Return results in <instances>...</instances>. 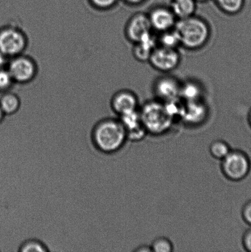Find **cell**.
Returning <instances> with one entry per match:
<instances>
[{"label":"cell","mask_w":251,"mask_h":252,"mask_svg":"<svg viewBox=\"0 0 251 252\" xmlns=\"http://www.w3.org/2000/svg\"><path fill=\"white\" fill-rule=\"evenodd\" d=\"M92 137L95 147L106 154L120 152L127 142V130L118 117L105 118L98 122Z\"/></svg>","instance_id":"cell-1"},{"label":"cell","mask_w":251,"mask_h":252,"mask_svg":"<svg viewBox=\"0 0 251 252\" xmlns=\"http://www.w3.org/2000/svg\"><path fill=\"white\" fill-rule=\"evenodd\" d=\"M174 29L178 34L181 46L188 50H198L210 40V26L205 20L195 15L178 19Z\"/></svg>","instance_id":"cell-2"},{"label":"cell","mask_w":251,"mask_h":252,"mask_svg":"<svg viewBox=\"0 0 251 252\" xmlns=\"http://www.w3.org/2000/svg\"><path fill=\"white\" fill-rule=\"evenodd\" d=\"M142 125L147 132H164L170 127L173 118L168 114L164 103L157 99L145 103L139 110Z\"/></svg>","instance_id":"cell-3"},{"label":"cell","mask_w":251,"mask_h":252,"mask_svg":"<svg viewBox=\"0 0 251 252\" xmlns=\"http://www.w3.org/2000/svg\"><path fill=\"white\" fill-rule=\"evenodd\" d=\"M221 161V172L230 181L240 182L250 174L251 160L247 153L242 150H231Z\"/></svg>","instance_id":"cell-4"},{"label":"cell","mask_w":251,"mask_h":252,"mask_svg":"<svg viewBox=\"0 0 251 252\" xmlns=\"http://www.w3.org/2000/svg\"><path fill=\"white\" fill-rule=\"evenodd\" d=\"M28 38L19 27L9 26L0 30V51L9 59L24 54Z\"/></svg>","instance_id":"cell-5"},{"label":"cell","mask_w":251,"mask_h":252,"mask_svg":"<svg viewBox=\"0 0 251 252\" xmlns=\"http://www.w3.org/2000/svg\"><path fill=\"white\" fill-rule=\"evenodd\" d=\"M6 68L14 83L21 85L31 83L38 73V66L36 61L24 54L9 59Z\"/></svg>","instance_id":"cell-6"},{"label":"cell","mask_w":251,"mask_h":252,"mask_svg":"<svg viewBox=\"0 0 251 252\" xmlns=\"http://www.w3.org/2000/svg\"><path fill=\"white\" fill-rule=\"evenodd\" d=\"M181 56L178 49H171L157 46L152 52L149 63L156 70L169 73L178 67Z\"/></svg>","instance_id":"cell-7"},{"label":"cell","mask_w":251,"mask_h":252,"mask_svg":"<svg viewBox=\"0 0 251 252\" xmlns=\"http://www.w3.org/2000/svg\"><path fill=\"white\" fill-rule=\"evenodd\" d=\"M152 33V29L147 14L137 12L127 21L125 34L128 41L133 44L138 43Z\"/></svg>","instance_id":"cell-8"},{"label":"cell","mask_w":251,"mask_h":252,"mask_svg":"<svg viewBox=\"0 0 251 252\" xmlns=\"http://www.w3.org/2000/svg\"><path fill=\"white\" fill-rule=\"evenodd\" d=\"M147 16L152 31L158 32L160 33L174 29L178 21L175 15L167 6L154 7L147 14Z\"/></svg>","instance_id":"cell-9"},{"label":"cell","mask_w":251,"mask_h":252,"mask_svg":"<svg viewBox=\"0 0 251 252\" xmlns=\"http://www.w3.org/2000/svg\"><path fill=\"white\" fill-rule=\"evenodd\" d=\"M181 83L176 78L170 76H164L155 81L153 91L156 99L162 102L179 98Z\"/></svg>","instance_id":"cell-10"},{"label":"cell","mask_w":251,"mask_h":252,"mask_svg":"<svg viewBox=\"0 0 251 252\" xmlns=\"http://www.w3.org/2000/svg\"><path fill=\"white\" fill-rule=\"evenodd\" d=\"M139 99L132 91L120 90L113 95L110 101V107L117 117L139 110Z\"/></svg>","instance_id":"cell-11"},{"label":"cell","mask_w":251,"mask_h":252,"mask_svg":"<svg viewBox=\"0 0 251 252\" xmlns=\"http://www.w3.org/2000/svg\"><path fill=\"white\" fill-rule=\"evenodd\" d=\"M208 107L203 100L184 102L182 117L189 122L196 123L205 119L208 114Z\"/></svg>","instance_id":"cell-12"},{"label":"cell","mask_w":251,"mask_h":252,"mask_svg":"<svg viewBox=\"0 0 251 252\" xmlns=\"http://www.w3.org/2000/svg\"><path fill=\"white\" fill-rule=\"evenodd\" d=\"M134 44L132 52L134 58L139 62H146L149 61L152 52L158 46V42L157 37L152 33Z\"/></svg>","instance_id":"cell-13"},{"label":"cell","mask_w":251,"mask_h":252,"mask_svg":"<svg viewBox=\"0 0 251 252\" xmlns=\"http://www.w3.org/2000/svg\"><path fill=\"white\" fill-rule=\"evenodd\" d=\"M166 3L178 20L195 15L196 9L195 0H166Z\"/></svg>","instance_id":"cell-14"},{"label":"cell","mask_w":251,"mask_h":252,"mask_svg":"<svg viewBox=\"0 0 251 252\" xmlns=\"http://www.w3.org/2000/svg\"><path fill=\"white\" fill-rule=\"evenodd\" d=\"M179 98L184 102L203 99V89L197 81L188 80L181 84Z\"/></svg>","instance_id":"cell-15"},{"label":"cell","mask_w":251,"mask_h":252,"mask_svg":"<svg viewBox=\"0 0 251 252\" xmlns=\"http://www.w3.org/2000/svg\"><path fill=\"white\" fill-rule=\"evenodd\" d=\"M21 100L15 93H4L0 98V107L6 117L16 115L21 110Z\"/></svg>","instance_id":"cell-16"},{"label":"cell","mask_w":251,"mask_h":252,"mask_svg":"<svg viewBox=\"0 0 251 252\" xmlns=\"http://www.w3.org/2000/svg\"><path fill=\"white\" fill-rule=\"evenodd\" d=\"M221 11L228 15H236L243 11L246 0H215Z\"/></svg>","instance_id":"cell-17"},{"label":"cell","mask_w":251,"mask_h":252,"mask_svg":"<svg viewBox=\"0 0 251 252\" xmlns=\"http://www.w3.org/2000/svg\"><path fill=\"white\" fill-rule=\"evenodd\" d=\"M157 42L158 46L165 48L178 49L181 46L180 39L174 29L161 33V35L157 38Z\"/></svg>","instance_id":"cell-18"},{"label":"cell","mask_w":251,"mask_h":252,"mask_svg":"<svg viewBox=\"0 0 251 252\" xmlns=\"http://www.w3.org/2000/svg\"><path fill=\"white\" fill-rule=\"evenodd\" d=\"M118 118L124 126L127 132L136 130L143 126L142 125L141 116L139 110L120 116Z\"/></svg>","instance_id":"cell-19"},{"label":"cell","mask_w":251,"mask_h":252,"mask_svg":"<svg viewBox=\"0 0 251 252\" xmlns=\"http://www.w3.org/2000/svg\"><path fill=\"white\" fill-rule=\"evenodd\" d=\"M230 146L225 140L218 139L214 140L209 147L211 157L218 160H223L232 150Z\"/></svg>","instance_id":"cell-20"},{"label":"cell","mask_w":251,"mask_h":252,"mask_svg":"<svg viewBox=\"0 0 251 252\" xmlns=\"http://www.w3.org/2000/svg\"><path fill=\"white\" fill-rule=\"evenodd\" d=\"M18 252H50L48 246L38 239H27L20 246Z\"/></svg>","instance_id":"cell-21"},{"label":"cell","mask_w":251,"mask_h":252,"mask_svg":"<svg viewBox=\"0 0 251 252\" xmlns=\"http://www.w3.org/2000/svg\"><path fill=\"white\" fill-rule=\"evenodd\" d=\"M153 252H171L174 250L172 242L166 237H159L155 239L151 245Z\"/></svg>","instance_id":"cell-22"},{"label":"cell","mask_w":251,"mask_h":252,"mask_svg":"<svg viewBox=\"0 0 251 252\" xmlns=\"http://www.w3.org/2000/svg\"><path fill=\"white\" fill-rule=\"evenodd\" d=\"M15 84L11 74L7 68L0 69V91L8 92Z\"/></svg>","instance_id":"cell-23"},{"label":"cell","mask_w":251,"mask_h":252,"mask_svg":"<svg viewBox=\"0 0 251 252\" xmlns=\"http://www.w3.org/2000/svg\"><path fill=\"white\" fill-rule=\"evenodd\" d=\"M119 0H89L90 3L99 11H107L117 4Z\"/></svg>","instance_id":"cell-24"},{"label":"cell","mask_w":251,"mask_h":252,"mask_svg":"<svg viewBox=\"0 0 251 252\" xmlns=\"http://www.w3.org/2000/svg\"><path fill=\"white\" fill-rule=\"evenodd\" d=\"M242 216L245 223L251 227V200L243 206Z\"/></svg>","instance_id":"cell-25"},{"label":"cell","mask_w":251,"mask_h":252,"mask_svg":"<svg viewBox=\"0 0 251 252\" xmlns=\"http://www.w3.org/2000/svg\"><path fill=\"white\" fill-rule=\"evenodd\" d=\"M242 244L246 251L251 252V227L243 234Z\"/></svg>","instance_id":"cell-26"},{"label":"cell","mask_w":251,"mask_h":252,"mask_svg":"<svg viewBox=\"0 0 251 252\" xmlns=\"http://www.w3.org/2000/svg\"><path fill=\"white\" fill-rule=\"evenodd\" d=\"M9 58L4 55L0 51V69L5 68L7 67V63H8Z\"/></svg>","instance_id":"cell-27"},{"label":"cell","mask_w":251,"mask_h":252,"mask_svg":"<svg viewBox=\"0 0 251 252\" xmlns=\"http://www.w3.org/2000/svg\"><path fill=\"white\" fill-rule=\"evenodd\" d=\"M135 252H152L151 246L142 245L137 247L134 250Z\"/></svg>","instance_id":"cell-28"},{"label":"cell","mask_w":251,"mask_h":252,"mask_svg":"<svg viewBox=\"0 0 251 252\" xmlns=\"http://www.w3.org/2000/svg\"><path fill=\"white\" fill-rule=\"evenodd\" d=\"M126 3L132 6H137V5L141 4L144 2L146 0H124Z\"/></svg>","instance_id":"cell-29"},{"label":"cell","mask_w":251,"mask_h":252,"mask_svg":"<svg viewBox=\"0 0 251 252\" xmlns=\"http://www.w3.org/2000/svg\"><path fill=\"white\" fill-rule=\"evenodd\" d=\"M5 117L4 113L2 112L1 107H0V123H1L2 121L4 120Z\"/></svg>","instance_id":"cell-30"},{"label":"cell","mask_w":251,"mask_h":252,"mask_svg":"<svg viewBox=\"0 0 251 252\" xmlns=\"http://www.w3.org/2000/svg\"><path fill=\"white\" fill-rule=\"evenodd\" d=\"M248 122H249L250 125L251 126V108L248 114Z\"/></svg>","instance_id":"cell-31"},{"label":"cell","mask_w":251,"mask_h":252,"mask_svg":"<svg viewBox=\"0 0 251 252\" xmlns=\"http://www.w3.org/2000/svg\"><path fill=\"white\" fill-rule=\"evenodd\" d=\"M195 1L196 2H206L210 1V0H195Z\"/></svg>","instance_id":"cell-32"}]
</instances>
